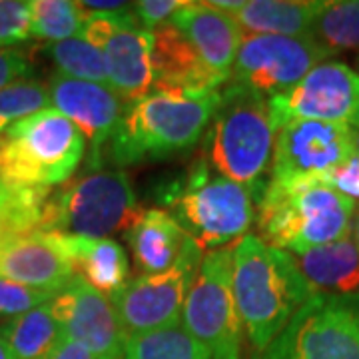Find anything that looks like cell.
<instances>
[{
    "instance_id": "obj_11",
    "label": "cell",
    "mask_w": 359,
    "mask_h": 359,
    "mask_svg": "<svg viewBox=\"0 0 359 359\" xmlns=\"http://www.w3.org/2000/svg\"><path fill=\"white\" fill-rule=\"evenodd\" d=\"M359 154V130L321 120H290L276 132L269 182L334 176Z\"/></svg>"
},
{
    "instance_id": "obj_32",
    "label": "cell",
    "mask_w": 359,
    "mask_h": 359,
    "mask_svg": "<svg viewBox=\"0 0 359 359\" xmlns=\"http://www.w3.org/2000/svg\"><path fill=\"white\" fill-rule=\"evenodd\" d=\"M32 39L30 32V2L0 0V50L22 44Z\"/></svg>"
},
{
    "instance_id": "obj_2",
    "label": "cell",
    "mask_w": 359,
    "mask_h": 359,
    "mask_svg": "<svg viewBox=\"0 0 359 359\" xmlns=\"http://www.w3.org/2000/svg\"><path fill=\"white\" fill-rule=\"evenodd\" d=\"M355 200L323 178L268 182L257 204V228L266 244L304 254L351 233Z\"/></svg>"
},
{
    "instance_id": "obj_35",
    "label": "cell",
    "mask_w": 359,
    "mask_h": 359,
    "mask_svg": "<svg viewBox=\"0 0 359 359\" xmlns=\"http://www.w3.org/2000/svg\"><path fill=\"white\" fill-rule=\"evenodd\" d=\"M44 359H96L84 346L62 337V341L52 349Z\"/></svg>"
},
{
    "instance_id": "obj_20",
    "label": "cell",
    "mask_w": 359,
    "mask_h": 359,
    "mask_svg": "<svg viewBox=\"0 0 359 359\" xmlns=\"http://www.w3.org/2000/svg\"><path fill=\"white\" fill-rule=\"evenodd\" d=\"M124 238L142 273H158L176 262L188 233L166 210L150 208L136 216Z\"/></svg>"
},
{
    "instance_id": "obj_18",
    "label": "cell",
    "mask_w": 359,
    "mask_h": 359,
    "mask_svg": "<svg viewBox=\"0 0 359 359\" xmlns=\"http://www.w3.org/2000/svg\"><path fill=\"white\" fill-rule=\"evenodd\" d=\"M108 84L124 104L140 100L154 90V34L140 25L114 32L102 46Z\"/></svg>"
},
{
    "instance_id": "obj_36",
    "label": "cell",
    "mask_w": 359,
    "mask_h": 359,
    "mask_svg": "<svg viewBox=\"0 0 359 359\" xmlns=\"http://www.w3.org/2000/svg\"><path fill=\"white\" fill-rule=\"evenodd\" d=\"M82 11L86 13H118V11H128L132 4L128 2H78Z\"/></svg>"
},
{
    "instance_id": "obj_3",
    "label": "cell",
    "mask_w": 359,
    "mask_h": 359,
    "mask_svg": "<svg viewBox=\"0 0 359 359\" xmlns=\"http://www.w3.org/2000/svg\"><path fill=\"white\" fill-rule=\"evenodd\" d=\"M276 132L268 98L240 84L226 82L204 132V160L219 176L250 190L256 204L266 192Z\"/></svg>"
},
{
    "instance_id": "obj_19",
    "label": "cell",
    "mask_w": 359,
    "mask_h": 359,
    "mask_svg": "<svg viewBox=\"0 0 359 359\" xmlns=\"http://www.w3.org/2000/svg\"><path fill=\"white\" fill-rule=\"evenodd\" d=\"M154 34V90L186 96L218 92L224 84L214 76L190 42L172 22L158 26Z\"/></svg>"
},
{
    "instance_id": "obj_27",
    "label": "cell",
    "mask_w": 359,
    "mask_h": 359,
    "mask_svg": "<svg viewBox=\"0 0 359 359\" xmlns=\"http://www.w3.org/2000/svg\"><path fill=\"white\" fill-rule=\"evenodd\" d=\"M309 39L332 54L359 48V0H321Z\"/></svg>"
},
{
    "instance_id": "obj_5",
    "label": "cell",
    "mask_w": 359,
    "mask_h": 359,
    "mask_svg": "<svg viewBox=\"0 0 359 359\" xmlns=\"http://www.w3.org/2000/svg\"><path fill=\"white\" fill-rule=\"evenodd\" d=\"M210 170L204 158L198 160L184 178L162 188L160 202L170 205L172 218L202 250H218L248 233L256 200L244 186Z\"/></svg>"
},
{
    "instance_id": "obj_38",
    "label": "cell",
    "mask_w": 359,
    "mask_h": 359,
    "mask_svg": "<svg viewBox=\"0 0 359 359\" xmlns=\"http://www.w3.org/2000/svg\"><path fill=\"white\" fill-rule=\"evenodd\" d=\"M351 238H353V242H355V245H358V250H359V210H358V212H355V218H353Z\"/></svg>"
},
{
    "instance_id": "obj_12",
    "label": "cell",
    "mask_w": 359,
    "mask_h": 359,
    "mask_svg": "<svg viewBox=\"0 0 359 359\" xmlns=\"http://www.w3.org/2000/svg\"><path fill=\"white\" fill-rule=\"evenodd\" d=\"M327 56L332 52L309 36L244 34L228 82L271 98L294 88Z\"/></svg>"
},
{
    "instance_id": "obj_8",
    "label": "cell",
    "mask_w": 359,
    "mask_h": 359,
    "mask_svg": "<svg viewBox=\"0 0 359 359\" xmlns=\"http://www.w3.org/2000/svg\"><path fill=\"white\" fill-rule=\"evenodd\" d=\"M256 359H359V292H316Z\"/></svg>"
},
{
    "instance_id": "obj_21",
    "label": "cell",
    "mask_w": 359,
    "mask_h": 359,
    "mask_svg": "<svg viewBox=\"0 0 359 359\" xmlns=\"http://www.w3.org/2000/svg\"><path fill=\"white\" fill-rule=\"evenodd\" d=\"M58 236L74 271L100 294L112 297L128 283V256L118 242L110 238Z\"/></svg>"
},
{
    "instance_id": "obj_39",
    "label": "cell",
    "mask_w": 359,
    "mask_h": 359,
    "mask_svg": "<svg viewBox=\"0 0 359 359\" xmlns=\"http://www.w3.org/2000/svg\"><path fill=\"white\" fill-rule=\"evenodd\" d=\"M4 146H6V138L0 136V162H2V152H4Z\"/></svg>"
},
{
    "instance_id": "obj_24",
    "label": "cell",
    "mask_w": 359,
    "mask_h": 359,
    "mask_svg": "<svg viewBox=\"0 0 359 359\" xmlns=\"http://www.w3.org/2000/svg\"><path fill=\"white\" fill-rule=\"evenodd\" d=\"M0 337L11 347L14 359H44L65 335L48 302L4 321Z\"/></svg>"
},
{
    "instance_id": "obj_4",
    "label": "cell",
    "mask_w": 359,
    "mask_h": 359,
    "mask_svg": "<svg viewBox=\"0 0 359 359\" xmlns=\"http://www.w3.org/2000/svg\"><path fill=\"white\" fill-rule=\"evenodd\" d=\"M218 92L186 96L152 90L140 100L126 104L114 136L108 142L110 158L118 166H130L192 150L204 138Z\"/></svg>"
},
{
    "instance_id": "obj_9",
    "label": "cell",
    "mask_w": 359,
    "mask_h": 359,
    "mask_svg": "<svg viewBox=\"0 0 359 359\" xmlns=\"http://www.w3.org/2000/svg\"><path fill=\"white\" fill-rule=\"evenodd\" d=\"M182 325L212 359H240L244 325L231 290V250H210L184 302Z\"/></svg>"
},
{
    "instance_id": "obj_30",
    "label": "cell",
    "mask_w": 359,
    "mask_h": 359,
    "mask_svg": "<svg viewBox=\"0 0 359 359\" xmlns=\"http://www.w3.org/2000/svg\"><path fill=\"white\" fill-rule=\"evenodd\" d=\"M46 108H52L48 86L36 80L25 78L0 88V136L6 134L14 124Z\"/></svg>"
},
{
    "instance_id": "obj_22",
    "label": "cell",
    "mask_w": 359,
    "mask_h": 359,
    "mask_svg": "<svg viewBox=\"0 0 359 359\" xmlns=\"http://www.w3.org/2000/svg\"><path fill=\"white\" fill-rule=\"evenodd\" d=\"M295 264L316 292L355 294L359 292V250L351 233L297 254Z\"/></svg>"
},
{
    "instance_id": "obj_33",
    "label": "cell",
    "mask_w": 359,
    "mask_h": 359,
    "mask_svg": "<svg viewBox=\"0 0 359 359\" xmlns=\"http://www.w3.org/2000/svg\"><path fill=\"white\" fill-rule=\"evenodd\" d=\"M186 0H140L132 4V13L138 25L146 30H156L158 26L166 25L172 16L184 6Z\"/></svg>"
},
{
    "instance_id": "obj_7",
    "label": "cell",
    "mask_w": 359,
    "mask_h": 359,
    "mask_svg": "<svg viewBox=\"0 0 359 359\" xmlns=\"http://www.w3.org/2000/svg\"><path fill=\"white\" fill-rule=\"evenodd\" d=\"M0 178L16 186L48 188L65 184L80 166L86 140L58 110H40L4 134Z\"/></svg>"
},
{
    "instance_id": "obj_40",
    "label": "cell",
    "mask_w": 359,
    "mask_h": 359,
    "mask_svg": "<svg viewBox=\"0 0 359 359\" xmlns=\"http://www.w3.org/2000/svg\"><path fill=\"white\" fill-rule=\"evenodd\" d=\"M358 66H359V56H358Z\"/></svg>"
},
{
    "instance_id": "obj_15",
    "label": "cell",
    "mask_w": 359,
    "mask_h": 359,
    "mask_svg": "<svg viewBox=\"0 0 359 359\" xmlns=\"http://www.w3.org/2000/svg\"><path fill=\"white\" fill-rule=\"evenodd\" d=\"M50 106L66 116L90 142V166L98 170L100 148L112 140L126 104L110 86L54 74L48 82Z\"/></svg>"
},
{
    "instance_id": "obj_6",
    "label": "cell",
    "mask_w": 359,
    "mask_h": 359,
    "mask_svg": "<svg viewBox=\"0 0 359 359\" xmlns=\"http://www.w3.org/2000/svg\"><path fill=\"white\" fill-rule=\"evenodd\" d=\"M142 210L124 170H90L48 198L39 231L108 238L126 230Z\"/></svg>"
},
{
    "instance_id": "obj_10",
    "label": "cell",
    "mask_w": 359,
    "mask_h": 359,
    "mask_svg": "<svg viewBox=\"0 0 359 359\" xmlns=\"http://www.w3.org/2000/svg\"><path fill=\"white\" fill-rule=\"evenodd\" d=\"M204 250L188 236L176 262L164 271L142 273L110 302L126 335L146 334L182 321V309L202 266Z\"/></svg>"
},
{
    "instance_id": "obj_23",
    "label": "cell",
    "mask_w": 359,
    "mask_h": 359,
    "mask_svg": "<svg viewBox=\"0 0 359 359\" xmlns=\"http://www.w3.org/2000/svg\"><path fill=\"white\" fill-rule=\"evenodd\" d=\"M321 0H250L231 14L250 34L309 36Z\"/></svg>"
},
{
    "instance_id": "obj_25",
    "label": "cell",
    "mask_w": 359,
    "mask_h": 359,
    "mask_svg": "<svg viewBox=\"0 0 359 359\" xmlns=\"http://www.w3.org/2000/svg\"><path fill=\"white\" fill-rule=\"evenodd\" d=\"M48 188L16 186L0 178V244L39 231Z\"/></svg>"
},
{
    "instance_id": "obj_13",
    "label": "cell",
    "mask_w": 359,
    "mask_h": 359,
    "mask_svg": "<svg viewBox=\"0 0 359 359\" xmlns=\"http://www.w3.org/2000/svg\"><path fill=\"white\" fill-rule=\"evenodd\" d=\"M273 132L290 120H321L359 130V72L325 60L294 88L268 98Z\"/></svg>"
},
{
    "instance_id": "obj_34",
    "label": "cell",
    "mask_w": 359,
    "mask_h": 359,
    "mask_svg": "<svg viewBox=\"0 0 359 359\" xmlns=\"http://www.w3.org/2000/svg\"><path fill=\"white\" fill-rule=\"evenodd\" d=\"M30 74V62L25 54L16 50H0V88L13 84L16 80H25Z\"/></svg>"
},
{
    "instance_id": "obj_31",
    "label": "cell",
    "mask_w": 359,
    "mask_h": 359,
    "mask_svg": "<svg viewBox=\"0 0 359 359\" xmlns=\"http://www.w3.org/2000/svg\"><path fill=\"white\" fill-rule=\"evenodd\" d=\"M56 290H40L0 278V318H14L25 311L48 304L56 297Z\"/></svg>"
},
{
    "instance_id": "obj_14",
    "label": "cell",
    "mask_w": 359,
    "mask_h": 359,
    "mask_svg": "<svg viewBox=\"0 0 359 359\" xmlns=\"http://www.w3.org/2000/svg\"><path fill=\"white\" fill-rule=\"evenodd\" d=\"M50 306L66 339L84 346L96 359H122L126 332L108 295L76 273Z\"/></svg>"
},
{
    "instance_id": "obj_28",
    "label": "cell",
    "mask_w": 359,
    "mask_h": 359,
    "mask_svg": "<svg viewBox=\"0 0 359 359\" xmlns=\"http://www.w3.org/2000/svg\"><path fill=\"white\" fill-rule=\"evenodd\" d=\"M86 13L78 2L70 0H32L30 2V32L32 39L48 44L80 36Z\"/></svg>"
},
{
    "instance_id": "obj_17",
    "label": "cell",
    "mask_w": 359,
    "mask_h": 359,
    "mask_svg": "<svg viewBox=\"0 0 359 359\" xmlns=\"http://www.w3.org/2000/svg\"><path fill=\"white\" fill-rule=\"evenodd\" d=\"M74 276L58 233L32 231L0 244L2 280L60 292Z\"/></svg>"
},
{
    "instance_id": "obj_16",
    "label": "cell",
    "mask_w": 359,
    "mask_h": 359,
    "mask_svg": "<svg viewBox=\"0 0 359 359\" xmlns=\"http://www.w3.org/2000/svg\"><path fill=\"white\" fill-rule=\"evenodd\" d=\"M170 22L190 42L205 68L226 84L244 40V30L236 18L230 13L214 8L210 2L186 0Z\"/></svg>"
},
{
    "instance_id": "obj_37",
    "label": "cell",
    "mask_w": 359,
    "mask_h": 359,
    "mask_svg": "<svg viewBox=\"0 0 359 359\" xmlns=\"http://www.w3.org/2000/svg\"><path fill=\"white\" fill-rule=\"evenodd\" d=\"M0 359H14L11 347L6 346V341L2 337H0Z\"/></svg>"
},
{
    "instance_id": "obj_29",
    "label": "cell",
    "mask_w": 359,
    "mask_h": 359,
    "mask_svg": "<svg viewBox=\"0 0 359 359\" xmlns=\"http://www.w3.org/2000/svg\"><path fill=\"white\" fill-rule=\"evenodd\" d=\"M46 52H48L54 66L60 70L58 72L60 76L110 86L102 50L92 46L84 39L74 36V39L62 40V42H54V44L46 46Z\"/></svg>"
},
{
    "instance_id": "obj_1",
    "label": "cell",
    "mask_w": 359,
    "mask_h": 359,
    "mask_svg": "<svg viewBox=\"0 0 359 359\" xmlns=\"http://www.w3.org/2000/svg\"><path fill=\"white\" fill-rule=\"evenodd\" d=\"M231 290L244 332L259 355L316 290L290 252L245 233L231 250Z\"/></svg>"
},
{
    "instance_id": "obj_26",
    "label": "cell",
    "mask_w": 359,
    "mask_h": 359,
    "mask_svg": "<svg viewBox=\"0 0 359 359\" xmlns=\"http://www.w3.org/2000/svg\"><path fill=\"white\" fill-rule=\"evenodd\" d=\"M122 359H212L186 327L172 323L146 334L126 335Z\"/></svg>"
}]
</instances>
